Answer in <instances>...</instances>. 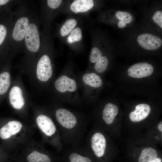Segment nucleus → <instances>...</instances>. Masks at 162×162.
<instances>
[{"label":"nucleus","mask_w":162,"mask_h":162,"mask_svg":"<svg viewBox=\"0 0 162 162\" xmlns=\"http://www.w3.org/2000/svg\"><path fill=\"white\" fill-rule=\"evenodd\" d=\"M154 138L157 140H158L159 139V138L157 136H155Z\"/></svg>","instance_id":"30"},{"label":"nucleus","mask_w":162,"mask_h":162,"mask_svg":"<svg viewBox=\"0 0 162 162\" xmlns=\"http://www.w3.org/2000/svg\"><path fill=\"white\" fill-rule=\"evenodd\" d=\"M94 4L92 0H76L71 4L70 9L76 14L84 13L91 9Z\"/></svg>","instance_id":"14"},{"label":"nucleus","mask_w":162,"mask_h":162,"mask_svg":"<svg viewBox=\"0 0 162 162\" xmlns=\"http://www.w3.org/2000/svg\"><path fill=\"white\" fill-rule=\"evenodd\" d=\"M158 154L156 150L152 148L143 149L139 158V162H150L156 158Z\"/></svg>","instance_id":"16"},{"label":"nucleus","mask_w":162,"mask_h":162,"mask_svg":"<svg viewBox=\"0 0 162 162\" xmlns=\"http://www.w3.org/2000/svg\"><path fill=\"white\" fill-rule=\"evenodd\" d=\"M82 38L81 29L79 27L74 28L70 32L67 39L68 43L71 44L81 40Z\"/></svg>","instance_id":"20"},{"label":"nucleus","mask_w":162,"mask_h":162,"mask_svg":"<svg viewBox=\"0 0 162 162\" xmlns=\"http://www.w3.org/2000/svg\"><path fill=\"white\" fill-rule=\"evenodd\" d=\"M52 73L51 61L49 57L44 54L39 59L36 67V75L38 79L42 82L48 81Z\"/></svg>","instance_id":"6"},{"label":"nucleus","mask_w":162,"mask_h":162,"mask_svg":"<svg viewBox=\"0 0 162 162\" xmlns=\"http://www.w3.org/2000/svg\"><path fill=\"white\" fill-rule=\"evenodd\" d=\"M118 112V107L111 103L105 106L102 112V118L106 124H110L113 122Z\"/></svg>","instance_id":"13"},{"label":"nucleus","mask_w":162,"mask_h":162,"mask_svg":"<svg viewBox=\"0 0 162 162\" xmlns=\"http://www.w3.org/2000/svg\"><path fill=\"white\" fill-rule=\"evenodd\" d=\"M77 24V21L74 19H68L61 27L60 29L61 36L64 37L68 35L74 28Z\"/></svg>","instance_id":"19"},{"label":"nucleus","mask_w":162,"mask_h":162,"mask_svg":"<svg viewBox=\"0 0 162 162\" xmlns=\"http://www.w3.org/2000/svg\"><path fill=\"white\" fill-rule=\"evenodd\" d=\"M62 1L61 0H48L46 1L47 6L53 9L58 8L61 4Z\"/></svg>","instance_id":"26"},{"label":"nucleus","mask_w":162,"mask_h":162,"mask_svg":"<svg viewBox=\"0 0 162 162\" xmlns=\"http://www.w3.org/2000/svg\"><path fill=\"white\" fill-rule=\"evenodd\" d=\"M153 21L162 28V12L160 10L156 11L152 17Z\"/></svg>","instance_id":"25"},{"label":"nucleus","mask_w":162,"mask_h":162,"mask_svg":"<svg viewBox=\"0 0 162 162\" xmlns=\"http://www.w3.org/2000/svg\"><path fill=\"white\" fill-rule=\"evenodd\" d=\"M154 71V68L149 64L140 62L134 64L128 70V75L132 77L142 78L151 75Z\"/></svg>","instance_id":"7"},{"label":"nucleus","mask_w":162,"mask_h":162,"mask_svg":"<svg viewBox=\"0 0 162 162\" xmlns=\"http://www.w3.org/2000/svg\"><path fill=\"white\" fill-rule=\"evenodd\" d=\"M14 11V17L10 36L13 52L24 47V41L32 11L25 1H19Z\"/></svg>","instance_id":"2"},{"label":"nucleus","mask_w":162,"mask_h":162,"mask_svg":"<svg viewBox=\"0 0 162 162\" xmlns=\"http://www.w3.org/2000/svg\"><path fill=\"white\" fill-rule=\"evenodd\" d=\"M102 56L100 50L97 47H94L92 50L90 56V61L92 63L95 62Z\"/></svg>","instance_id":"23"},{"label":"nucleus","mask_w":162,"mask_h":162,"mask_svg":"<svg viewBox=\"0 0 162 162\" xmlns=\"http://www.w3.org/2000/svg\"><path fill=\"white\" fill-rule=\"evenodd\" d=\"M9 98L11 105L16 109H21L25 105L22 90L19 86H14L11 88L9 92Z\"/></svg>","instance_id":"9"},{"label":"nucleus","mask_w":162,"mask_h":162,"mask_svg":"<svg viewBox=\"0 0 162 162\" xmlns=\"http://www.w3.org/2000/svg\"><path fill=\"white\" fill-rule=\"evenodd\" d=\"M126 25V24L123 21L119 20L118 24V26L119 28H122L124 27Z\"/></svg>","instance_id":"27"},{"label":"nucleus","mask_w":162,"mask_h":162,"mask_svg":"<svg viewBox=\"0 0 162 162\" xmlns=\"http://www.w3.org/2000/svg\"><path fill=\"white\" fill-rule=\"evenodd\" d=\"M92 155L80 144L70 147L64 154L66 162H93Z\"/></svg>","instance_id":"5"},{"label":"nucleus","mask_w":162,"mask_h":162,"mask_svg":"<svg viewBox=\"0 0 162 162\" xmlns=\"http://www.w3.org/2000/svg\"><path fill=\"white\" fill-rule=\"evenodd\" d=\"M150 162H161V160L160 158H157L151 161Z\"/></svg>","instance_id":"28"},{"label":"nucleus","mask_w":162,"mask_h":162,"mask_svg":"<svg viewBox=\"0 0 162 162\" xmlns=\"http://www.w3.org/2000/svg\"><path fill=\"white\" fill-rule=\"evenodd\" d=\"M116 16L118 19L123 21L126 24L129 23L132 20L130 14L127 12L117 11L116 13Z\"/></svg>","instance_id":"22"},{"label":"nucleus","mask_w":162,"mask_h":162,"mask_svg":"<svg viewBox=\"0 0 162 162\" xmlns=\"http://www.w3.org/2000/svg\"><path fill=\"white\" fill-rule=\"evenodd\" d=\"M82 80L86 85L93 87H99L102 84V81L100 77L94 73L85 74L83 76Z\"/></svg>","instance_id":"15"},{"label":"nucleus","mask_w":162,"mask_h":162,"mask_svg":"<svg viewBox=\"0 0 162 162\" xmlns=\"http://www.w3.org/2000/svg\"><path fill=\"white\" fill-rule=\"evenodd\" d=\"M22 126V124L19 121H10L0 129V137L3 140L9 139L19 132Z\"/></svg>","instance_id":"10"},{"label":"nucleus","mask_w":162,"mask_h":162,"mask_svg":"<svg viewBox=\"0 0 162 162\" xmlns=\"http://www.w3.org/2000/svg\"><path fill=\"white\" fill-rule=\"evenodd\" d=\"M38 22V15L32 11L30 22L24 39V47L27 53L32 55L38 52L40 47Z\"/></svg>","instance_id":"3"},{"label":"nucleus","mask_w":162,"mask_h":162,"mask_svg":"<svg viewBox=\"0 0 162 162\" xmlns=\"http://www.w3.org/2000/svg\"><path fill=\"white\" fill-rule=\"evenodd\" d=\"M158 129L161 132H162V122L161 121L158 125Z\"/></svg>","instance_id":"29"},{"label":"nucleus","mask_w":162,"mask_h":162,"mask_svg":"<svg viewBox=\"0 0 162 162\" xmlns=\"http://www.w3.org/2000/svg\"><path fill=\"white\" fill-rule=\"evenodd\" d=\"M151 110L150 106L147 104H138L136 106L135 110L130 114V118L133 122L140 121L147 117Z\"/></svg>","instance_id":"12"},{"label":"nucleus","mask_w":162,"mask_h":162,"mask_svg":"<svg viewBox=\"0 0 162 162\" xmlns=\"http://www.w3.org/2000/svg\"><path fill=\"white\" fill-rule=\"evenodd\" d=\"M28 162H51L50 157L47 155L34 151L30 154L27 157Z\"/></svg>","instance_id":"18"},{"label":"nucleus","mask_w":162,"mask_h":162,"mask_svg":"<svg viewBox=\"0 0 162 162\" xmlns=\"http://www.w3.org/2000/svg\"><path fill=\"white\" fill-rule=\"evenodd\" d=\"M55 115L64 146L70 148L80 144L88 124L71 111L64 108L57 109Z\"/></svg>","instance_id":"1"},{"label":"nucleus","mask_w":162,"mask_h":162,"mask_svg":"<svg viewBox=\"0 0 162 162\" xmlns=\"http://www.w3.org/2000/svg\"><path fill=\"white\" fill-rule=\"evenodd\" d=\"M108 63L107 58L105 56H102L96 62L94 65L95 70L99 73L103 72L106 69Z\"/></svg>","instance_id":"21"},{"label":"nucleus","mask_w":162,"mask_h":162,"mask_svg":"<svg viewBox=\"0 0 162 162\" xmlns=\"http://www.w3.org/2000/svg\"><path fill=\"white\" fill-rule=\"evenodd\" d=\"M56 89L60 92L66 91L74 92L76 89V81L66 76L63 75L56 80L55 82Z\"/></svg>","instance_id":"11"},{"label":"nucleus","mask_w":162,"mask_h":162,"mask_svg":"<svg viewBox=\"0 0 162 162\" xmlns=\"http://www.w3.org/2000/svg\"><path fill=\"white\" fill-rule=\"evenodd\" d=\"M84 146L91 155L93 154L97 158H101L106 152V138L101 132L92 130L87 136Z\"/></svg>","instance_id":"4"},{"label":"nucleus","mask_w":162,"mask_h":162,"mask_svg":"<svg viewBox=\"0 0 162 162\" xmlns=\"http://www.w3.org/2000/svg\"><path fill=\"white\" fill-rule=\"evenodd\" d=\"M8 33L6 27L3 24H0V46L5 40Z\"/></svg>","instance_id":"24"},{"label":"nucleus","mask_w":162,"mask_h":162,"mask_svg":"<svg viewBox=\"0 0 162 162\" xmlns=\"http://www.w3.org/2000/svg\"><path fill=\"white\" fill-rule=\"evenodd\" d=\"M10 84V76L8 72L4 71L0 74V95L5 94Z\"/></svg>","instance_id":"17"},{"label":"nucleus","mask_w":162,"mask_h":162,"mask_svg":"<svg viewBox=\"0 0 162 162\" xmlns=\"http://www.w3.org/2000/svg\"><path fill=\"white\" fill-rule=\"evenodd\" d=\"M137 41L143 48L148 50H154L161 45L162 41L158 37L150 33H144L139 35Z\"/></svg>","instance_id":"8"}]
</instances>
